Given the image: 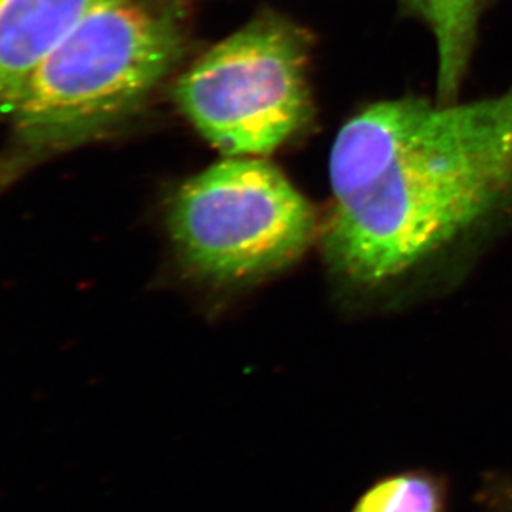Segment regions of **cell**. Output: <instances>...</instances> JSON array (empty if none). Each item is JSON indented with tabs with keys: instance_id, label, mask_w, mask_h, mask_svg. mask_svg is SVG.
<instances>
[{
	"instance_id": "obj_1",
	"label": "cell",
	"mask_w": 512,
	"mask_h": 512,
	"mask_svg": "<svg viewBox=\"0 0 512 512\" xmlns=\"http://www.w3.org/2000/svg\"><path fill=\"white\" fill-rule=\"evenodd\" d=\"M320 247L350 315L443 293L512 228V85L484 99L401 97L336 133Z\"/></svg>"
},
{
	"instance_id": "obj_2",
	"label": "cell",
	"mask_w": 512,
	"mask_h": 512,
	"mask_svg": "<svg viewBox=\"0 0 512 512\" xmlns=\"http://www.w3.org/2000/svg\"><path fill=\"white\" fill-rule=\"evenodd\" d=\"M187 49L183 0H109L35 69L12 115L30 152L69 147L138 109Z\"/></svg>"
},
{
	"instance_id": "obj_3",
	"label": "cell",
	"mask_w": 512,
	"mask_h": 512,
	"mask_svg": "<svg viewBox=\"0 0 512 512\" xmlns=\"http://www.w3.org/2000/svg\"><path fill=\"white\" fill-rule=\"evenodd\" d=\"M167 227L183 271L218 300L253 290L320 243L316 208L263 157H225L173 193Z\"/></svg>"
},
{
	"instance_id": "obj_4",
	"label": "cell",
	"mask_w": 512,
	"mask_h": 512,
	"mask_svg": "<svg viewBox=\"0 0 512 512\" xmlns=\"http://www.w3.org/2000/svg\"><path fill=\"white\" fill-rule=\"evenodd\" d=\"M311 47L295 20L255 15L180 75L178 109L223 157H268L315 122Z\"/></svg>"
},
{
	"instance_id": "obj_5",
	"label": "cell",
	"mask_w": 512,
	"mask_h": 512,
	"mask_svg": "<svg viewBox=\"0 0 512 512\" xmlns=\"http://www.w3.org/2000/svg\"><path fill=\"white\" fill-rule=\"evenodd\" d=\"M109 0H0V120L14 115L40 62Z\"/></svg>"
},
{
	"instance_id": "obj_6",
	"label": "cell",
	"mask_w": 512,
	"mask_h": 512,
	"mask_svg": "<svg viewBox=\"0 0 512 512\" xmlns=\"http://www.w3.org/2000/svg\"><path fill=\"white\" fill-rule=\"evenodd\" d=\"M433 34L438 55L436 99H459L478 42L479 20L494 0H401Z\"/></svg>"
},
{
	"instance_id": "obj_7",
	"label": "cell",
	"mask_w": 512,
	"mask_h": 512,
	"mask_svg": "<svg viewBox=\"0 0 512 512\" xmlns=\"http://www.w3.org/2000/svg\"><path fill=\"white\" fill-rule=\"evenodd\" d=\"M449 511L448 478L431 468H406L383 474L368 484L348 512Z\"/></svg>"
},
{
	"instance_id": "obj_8",
	"label": "cell",
	"mask_w": 512,
	"mask_h": 512,
	"mask_svg": "<svg viewBox=\"0 0 512 512\" xmlns=\"http://www.w3.org/2000/svg\"><path fill=\"white\" fill-rule=\"evenodd\" d=\"M476 494L481 512H512V474H486Z\"/></svg>"
}]
</instances>
